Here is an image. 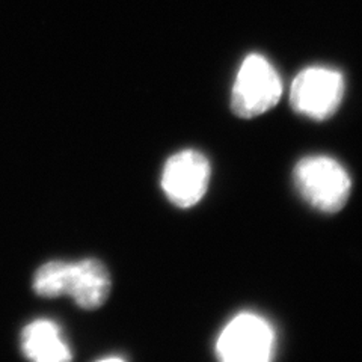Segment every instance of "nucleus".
<instances>
[{"instance_id":"obj_1","label":"nucleus","mask_w":362,"mask_h":362,"mask_svg":"<svg viewBox=\"0 0 362 362\" xmlns=\"http://www.w3.org/2000/svg\"><path fill=\"white\" fill-rule=\"evenodd\" d=\"M112 288L109 270L97 258L78 262H49L33 276V291L41 298L70 296L82 310L93 311L103 305Z\"/></svg>"},{"instance_id":"obj_2","label":"nucleus","mask_w":362,"mask_h":362,"mask_svg":"<svg viewBox=\"0 0 362 362\" xmlns=\"http://www.w3.org/2000/svg\"><path fill=\"white\" fill-rule=\"evenodd\" d=\"M294 186L310 206L322 213L343 210L352 190V180L344 166L327 156H310L293 171Z\"/></svg>"},{"instance_id":"obj_3","label":"nucleus","mask_w":362,"mask_h":362,"mask_svg":"<svg viewBox=\"0 0 362 362\" xmlns=\"http://www.w3.org/2000/svg\"><path fill=\"white\" fill-rule=\"evenodd\" d=\"M282 95L278 71L264 56L252 53L242 62L231 90L234 115L251 119L275 107Z\"/></svg>"},{"instance_id":"obj_4","label":"nucleus","mask_w":362,"mask_h":362,"mask_svg":"<svg viewBox=\"0 0 362 362\" xmlns=\"http://www.w3.org/2000/svg\"><path fill=\"white\" fill-rule=\"evenodd\" d=\"M275 349L274 327L254 313L233 317L216 341V355L225 362H266L274 358Z\"/></svg>"},{"instance_id":"obj_5","label":"nucleus","mask_w":362,"mask_h":362,"mask_svg":"<svg viewBox=\"0 0 362 362\" xmlns=\"http://www.w3.org/2000/svg\"><path fill=\"white\" fill-rule=\"evenodd\" d=\"M344 90V77L338 70L310 66L294 77L290 89V103L299 115L325 121L335 115L343 101Z\"/></svg>"},{"instance_id":"obj_6","label":"nucleus","mask_w":362,"mask_h":362,"mask_svg":"<svg viewBox=\"0 0 362 362\" xmlns=\"http://www.w3.org/2000/svg\"><path fill=\"white\" fill-rule=\"evenodd\" d=\"M211 168L209 158L197 150H183L168 158L162 173L166 198L180 209H190L207 194Z\"/></svg>"},{"instance_id":"obj_7","label":"nucleus","mask_w":362,"mask_h":362,"mask_svg":"<svg viewBox=\"0 0 362 362\" xmlns=\"http://www.w3.org/2000/svg\"><path fill=\"white\" fill-rule=\"evenodd\" d=\"M21 350L28 359L35 362H65L73 358L59 325L49 319H37L25 326Z\"/></svg>"}]
</instances>
